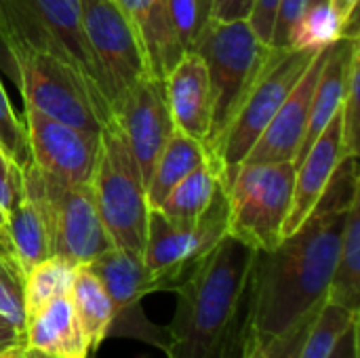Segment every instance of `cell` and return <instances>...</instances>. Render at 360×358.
I'll return each mask as SVG.
<instances>
[{
	"mask_svg": "<svg viewBox=\"0 0 360 358\" xmlns=\"http://www.w3.org/2000/svg\"><path fill=\"white\" fill-rule=\"evenodd\" d=\"M359 44V38L342 36L338 42L329 46L327 61L321 70V76L316 80V89L312 95V106H310V118H308V131L304 135V141L295 154L293 165L297 167L312 143L319 139V135L327 129V124L333 120V116L340 112L344 95H346V84H348V72H350V59L352 53Z\"/></svg>",
	"mask_w": 360,
	"mask_h": 358,
	"instance_id": "obj_19",
	"label": "cell"
},
{
	"mask_svg": "<svg viewBox=\"0 0 360 358\" xmlns=\"http://www.w3.org/2000/svg\"><path fill=\"white\" fill-rule=\"evenodd\" d=\"M70 302L84 333L89 352L95 354L103 340L110 338V329L114 323V304L99 279L86 266H76Z\"/></svg>",
	"mask_w": 360,
	"mask_h": 358,
	"instance_id": "obj_21",
	"label": "cell"
},
{
	"mask_svg": "<svg viewBox=\"0 0 360 358\" xmlns=\"http://www.w3.org/2000/svg\"><path fill=\"white\" fill-rule=\"evenodd\" d=\"M74 274H76V266L57 255H51V257L42 260L40 264L32 266L23 274L25 323L34 314H38L46 304H51L53 300L70 295Z\"/></svg>",
	"mask_w": 360,
	"mask_h": 358,
	"instance_id": "obj_26",
	"label": "cell"
},
{
	"mask_svg": "<svg viewBox=\"0 0 360 358\" xmlns=\"http://www.w3.org/2000/svg\"><path fill=\"white\" fill-rule=\"evenodd\" d=\"M23 198V175L0 148V236L8 243L6 236V215ZM11 245V243H8Z\"/></svg>",
	"mask_w": 360,
	"mask_h": 358,
	"instance_id": "obj_32",
	"label": "cell"
},
{
	"mask_svg": "<svg viewBox=\"0 0 360 358\" xmlns=\"http://www.w3.org/2000/svg\"><path fill=\"white\" fill-rule=\"evenodd\" d=\"M344 36V25L329 2L310 4L291 32L289 49L321 51Z\"/></svg>",
	"mask_w": 360,
	"mask_h": 358,
	"instance_id": "obj_27",
	"label": "cell"
},
{
	"mask_svg": "<svg viewBox=\"0 0 360 358\" xmlns=\"http://www.w3.org/2000/svg\"><path fill=\"white\" fill-rule=\"evenodd\" d=\"M243 358H264V344L253 335H249V342H247V350H245V357Z\"/></svg>",
	"mask_w": 360,
	"mask_h": 358,
	"instance_id": "obj_40",
	"label": "cell"
},
{
	"mask_svg": "<svg viewBox=\"0 0 360 358\" xmlns=\"http://www.w3.org/2000/svg\"><path fill=\"white\" fill-rule=\"evenodd\" d=\"M359 91H360V46L356 44L352 59H350V72H348V84L346 95L340 108L342 114V141H344V154L346 156H359Z\"/></svg>",
	"mask_w": 360,
	"mask_h": 358,
	"instance_id": "obj_30",
	"label": "cell"
},
{
	"mask_svg": "<svg viewBox=\"0 0 360 358\" xmlns=\"http://www.w3.org/2000/svg\"><path fill=\"white\" fill-rule=\"evenodd\" d=\"M255 249L226 234L175 289L167 327L169 358H224L251 333V268Z\"/></svg>",
	"mask_w": 360,
	"mask_h": 358,
	"instance_id": "obj_2",
	"label": "cell"
},
{
	"mask_svg": "<svg viewBox=\"0 0 360 358\" xmlns=\"http://www.w3.org/2000/svg\"><path fill=\"white\" fill-rule=\"evenodd\" d=\"M0 42L57 57L80 76L101 122L114 118L82 30L80 0H0Z\"/></svg>",
	"mask_w": 360,
	"mask_h": 358,
	"instance_id": "obj_3",
	"label": "cell"
},
{
	"mask_svg": "<svg viewBox=\"0 0 360 358\" xmlns=\"http://www.w3.org/2000/svg\"><path fill=\"white\" fill-rule=\"evenodd\" d=\"M321 2H329V0H308V6L310 4H321Z\"/></svg>",
	"mask_w": 360,
	"mask_h": 358,
	"instance_id": "obj_45",
	"label": "cell"
},
{
	"mask_svg": "<svg viewBox=\"0 0 360 358\" xmlns=\"http://www.w3.org/2000/svg\"><path fill=\"white\" fill-rule=\"evenodd\" d=\"M344 156L346 154L342 141V114L338 112L327 124V129L312 143L304 160L295 167L293 196L283 226V238L291 236L314 213Z\"/></svg>",
	"mask_w": 360,
	"mask_h": 358,
	"instance_id": "obj_16",
	"label": "cell"
},
{
	"mask_svg": "<svg viewBox=\"0 0 360 358\" xmlns=\"http://www.w3.org/2000/svg\"><path fill=\"white\" fill-rule=\"evenodd\" d=\"M219 186H224L219 171L211 162H205L167 194L158 211L175 224H192L211 205Z\"/></svg>",
	"mask_w": 360,
	"mask_h": 358,
	"instance_id": "obj_25",
	"label": "cell"
},
{
	"mask_svg": "<svg viewBox=\"0 0 360 358\" xmlns=\"http://www.w3.org/2000/svg\"><path fill=\"white\" fill-rule=\"evenodd\" d=\"M329 46L319 51L312 59V63L306 68L304 76L297 80L293 91L287 95V99L276 110L274 118L262 133V137L251 148L249 156L245 158L247 165H270V162H287L295 160V154L304 141V135L308 131V118H310V106L312 95L316 89V80L321 76V70L327 61ZM243 162V165H245Z\"/></svg>",
	"mask_w": 360,
	"mask_h": 358,
	"instance_id": "obj_15",
	"label": "cell"
},
{
	"mask_svg": "<svg viewBox=\"0 0 360 358\" xmlns=\"http://www.w3.org/2000/svg\"><path fill=\"white\" fill-rule=\"evenodd\" d=\"M165 91L175 129L207 146L213 106L209 72L202 57L194 51H188L165 76Z\"/></svg>",
	"mask_w": 360,
	"mask_h": 358,
	"instance_id": "obj_17",
	"label": "cell"
},
{
	"mask_svg": "<svg viewBox=\"0 0 360 358\" xmlns=\"http://www.w3.org/2000/svg\"><path fill=\"white\" fill-rule=\"evenodd\" d=\"M15 354H17V358H55L51 357V354L38 352V350H34V348H30V346H25V344L15 346Z\"/></svg>",
	"mask_w": 360,
	"mask_h": 358,
	"instance_id": "obj_42",
	"label": "cell"
},
{
	"mask_svg": "<svg viewBox=\"0 0 360 358\" xmlns=\"http://www.w3.org/2000/svg\"><path fill=\"white\" fill-rule=\"evenodd\" d=\"M327 304L360 314V198H352L346 215L342 245L327 291Z\"/></svg>",
	"mask_w": 360,
	"mask_h": 358,
	"instance_id": "obj_23",
	"label": "cell"
},
{
	"mask_svg": "<svg viewBox=\"0 0 360 358\" xmlns=\"http://www.w3.org/2000/svg\"><path fill=\"white\" fill-rule=\"evenodd\" d=\"M127 17L150 76L162 78L186 55L169 13L167 0H116Z\"/></svg>",
	"mask_w": 360,
	"mask_h": 358,
	"instance_id": "obj_18",
	"label": "cell"
},
{
	"mask_svg": "<svg viewBox=\"0 0 360 358\" xmlns=\"http://www.w3.org/2000/svg\"><path fill=\"white\" fill-rule=\"evenodd\" d=\"M11 76L19 87L23 106L49 118L89 133H101V118L80 76L53 55L25 46H4Z\"/></svg>",
	"mask_w": 360,
	"mask_h": 358,
	"instance_id": "obj_10",
	"label": "cell"
},
{
	"mask_svg": "<svg viewBox=\"0 0 360 358\" xmlns=\"http://www.w3.org/2000/svg\"><path fill=\"white\" fill-rule=\"evenodd\" d=\"M21 175L23 192L42 213L51 255L84 266L114 247L97 213L91 186L61 181L32 160L21 167Z\"/></svg>",
	"mask_w": 360,
	"mask_h": 358,
	"instance_id": "obj_6",
	"label": "cell"
},
{
	"mask_svg": "<svg viewBox=\"0 0 360 358\" xmlns=\"http://www.w3.org/2000/svg\"><path fill=\"white\" fill-rule=\"evenodd\" d=\"M205 162H211L205 146L198 143L196 139L188 137L179 129H175L171 133L169 141L165 143V148L154 165L150 184L146 188L150 209H158L160 203L167 198V194L184 177H188L194 169H198Z\"/></svg>",
	"mask_w": 360,
	"mask_h": 358,
	"instance_id": "obj_22",
	"label": "cell"
},
{
	"mask_svg": "<svg viewBox=\"0 0 360 358\" xmlns=\"http://www.w3.org/2000/svg\"><path fill=\"white\" fill-rule=\"evenodd\" d=\"M17 344H21L19 331L6 319L0 317V350H8V348H13Z\"/></svg>",
	"mask_w": 360,
	"mask_h": 358,
	"instance_id": "obj_39",
	"label": "cell"
},
{
	"mask_svg": "<svg viewBox=\"0 0 360 358\" xmlns=\"http://www.w3.org/2000/svg\"><path fill=\"white\" fill-rule=\"evenodd\" d=\"M21 344L55 358H89V346L70 295L46 304L25 323Z\"/></svg>",
	"mask_w": 360,
	"mask_h": 358,
	"instance_id": "obj_20",
	"label": "cell"
},
{
	"mask_svg": "<svg viewBox=\"0 0 360 358\" xmlns=\"http://www.w3.org/2000/svg\"><path fill=\"white\" fill-rule=\"evenodd\" d=\"M6 236L17 260V266L25 274L32 266L51 257L49 234L38 205L23 192V198L6 215Z\"/></svg>",
	"mask_w": 360,
	"mask_h": 358,
	"instance_id": "obj_24",
	"label": "cell"
},
{
	"mask_svg": "<svg viewBox=\"0 0 360 358\" xmlns=\"http://www.w3.org/2000/svg\"><path fill=\"white\" fill-rule=\"evenodd\" d=\"M103 285L114 304V323L110 335H127L143 340L152 346L167 350V327H154L141 308V300L154 293V281L139 253L112 247L84 264Z\"/></svg>",
	"mask_w": 360,
	"mask_h": 358,
	"instance_id": "obj_12",
	"label": "cell"
},
{
	"mask_svg": "<svg viewBox=\"0 0 360 358\" xmlns=\"http://www.w3.org/2000/svg\"><path fill=\"white\" fill-rule=\"evenodd\" d=\"M82 30L112 114L127 91L148 74L139 42L116 0H80Z\"/></svg>",
	"mask_w": 360,
	"mask_h": 358,
	"instance_id": "obj_11",
	"label": "cell"
},
{
	"mask_svg": "<svg viewBox=\"0 0 360 358\" xmlns=\"http://www.w3.org/2000/svg\"><path fill=\"white\" fill-rule=\"evenodd\" d=\"M359 319L350 323V327L340 335L333 352L329 358H359Z\"/></svg>",
	"mask_w": 360,
	"mask_h": 358,
	"instance_id": "obj_38",
	"label": "cell"
},
{
	"mask_svg": "<svg viewBox=\"0 0 360 358\" xmlns=\"http://www.w3.org/2000/svg\"><path fill=\"white\" fill-rule=\"evenodd\" d=\"M321 308H323V306H321ZM321 308H319V310H321ZM319 310L312 312V314H308V317H304L302 321H297L295 325H291V327H289L287 331H283L281 335H276V338H272V340H268V342H262V340H259V342L264 344V358L300 357V350H302V346H304V340H306V335L310 333L312 323H314Z\"/></svg>",
	"mask_w": 360,
	"mask_h": 358,
	"instance_id": "obj_33",
	"label": "cell"
},
{
	"mask_svg": "<svg viewBox=\"0 0 360 358\" xmlns=\"http://www.w3.org/2000/svg\"><path fill=\"white\" fill-rule=\"evenodd\" d=\"M0 317L6 319L23 340V329H25L23 274L4 262H0Z\"/></svg>",
	"mask_w": 360,
	"mask_h": 358,
	"instance_id": "obj_31",
	"label": "cell"
},
{
	"mask_svg": "<svg viewBox=\"0 0 360 358\" xmlns=\"http://www.w3.org/2000/svg\"><path fill=\"white\" fill-rule=\"evenodd\" d=\"M23 122L30 160L40 171L68 184H91L99 152V133L59 122L30 106H23Z\"/></svg>",
	"mask_w": 360,
	"mask_h": 358,
	"instance_id": "obj_13",
	"label": "cell"
},
{
	"mask_svg": "<svg viewBox=\"0 0 360 358\" xmlns=\"http://www.w3.org/2000/svg\"><path fill=\"white\" fill-rule=\"evenodd\" d=\"M251 335V333H249ZM247 342H249V338L245 340V342H240V344H236V346H232L226 354H224V358H243L245 357V350H247Z\"/></svg>",
	"mask_w": 360,
	"mask_h": 358,
	"instance_id": "obj_43",
	"label": "cell"
},
{
	"mask_svg": "<svg viewBox=\"0 0 360 358\" xmlns=\"http://www.w3.org/2000/svg\"><path fill=\"white\" fill-rule=\"evenodd\" d=\"M17 346H19V344H17ZM0 358H17V354H15V346L8 348V350H0Z\"/></svg>",
	"mask_w": 360,
	"mask_h": 358,
	"instance_id": "obj_44",
	"label": "cell"
},
{
	"mask_svg": "<svg viewBox=\"0 0 360 358\" xmlns=\"http://www.w3.org/2000/svg\"><path fill=\"white\" fill-rule=\"evenodd\" d=\"M207 65L211 84V131L207 137V154H211L234 120L245 95L253 87L272 46L264 44L249 21H215L211 19L192 46Z\"/></svg>",
	"mask_w": 360,
	"mask_h": 358,
	"instance_id": "obj_4",
	"label": "cell"
},
{
	"mask_svg": "<svg viewBox=\"0 0 360 358\" xmlns=\"http://www.w3.org/2000/svg\"><path fill=\"white\" fill-rule=\"evenodd\" d=\"M114 120L122 129L131 154L139 167L141 179L148 188L154 165L175 131L165 80L150 74L141 76L118 103Z\"/></svg>",
	"mask_w": 360,
	"mask_h": 358,
	"instance_id": "obj_14",
	"label": "cell"
},
{
	"mask_svg": "<svg viewBox=\"0 0 360 358\" xmlns=\"http://www.w3.org/2000/svg\"><path fill=\"white\" fill-rule=\"evenodd\" d=\"M0 262H4V264H8V266H13V268H17L19 272H21V268L17 266V260H15V255H13V249H11V245L0 236ZM23 274V272H21Z\"/></svg>",
	"mask_w": 360,
	"mask_h": 358,
	"instance_id": "obj_41",
	"label": "cell"
},
{
	"mask_svg": "<svg viewBox=\"0 0 360 358\" xmlns=\"http://www.w3.org/2000/svg\"><path fill=\"white\" fill-rule=\"evenodd\" d=\"M175 34L184 51H192L205 25L211 21V0H167Z\"/></svg>",
	"mask_w": 360,
	"mask_h": 358,
	"instance_id": "obj_29",
	"label": "cell"
},
{
	"mask_svg": "<svg viewBox=\"0 0 360 358\" xmlns=\"http://www.w3.org/2000/svg\"><path fill=\"white\" fill-rule=\"evenodd\" d=\"M308 8V0H278L274 30H272V49H289V38L297 21Z\"/></svg>",
	"mask_w": 360,
	"mask_h": 358,
	"instance_id": "obj_34",
	"label": "cell"
},
{
	"mask_svg": "<svg viewBox=\"0 0 360 358\" xmlns=\"http://www.w3.org/2000/svg\"><path fill=\"white\" fill-rule=\"evenodd\" d=\"M89 186L112 245L141 255L150 215L148 192L129 141L114 118L101 127L97 162Z\"/></svg>",
	"mask_w": 360,
	"mask_h": 358,
	"instance_id": "obj_5",
	"label": "cell"
},
{
	"mask_svg": "<svg viewBox=\"0 0 360 358\" xmlns=\"http://www.w3.org/2000/svg\"><path fill=\"white\" fill-rule=\"evenodd\" d=\"M257 0H211V19L215 21H249Z\"/></svg>",
	"mask_w": 360,
	"mask_h": 358,
	"instance_id": "obj_36",
	"label": "cell"
},
{
	"mask_svg": "<svg viewBox=\"0 0 360 358\" xmlns=\"http://www.w3.org/2000/svg\"><path fill=\"white\" fill-rule=\"evenodd\" d=\"M0 148L17 167H25L30 162L25 122L15 112L2 80H0Z\"/></svg>",
	"mask_w": 360,
	"mask_h": 358,
	"instance_id": "obj_28",
	"label": "cell"
},
{
	"mask_svg": "<svg viewBox=\"0 0 360 358\" xmlns=\"http://www.w3.org/2000/svg\"><path fill=\"white\" fill-rule=\"evenodd\" d=\"M228 190L219 186L211 205L192 224H175L158 209H150L143 264L154 281V291H175L207 253L228 234Z\"/></svg>",
	"mask_w": 360,
	"mask_h": 358,
	"instance_id": "obj_8",
	"label": "cell"
},
{
	"mask_svg": "<svg viewBox=\"0 0 360 358\" xmlns=\"http://www.w3.org/2000/svg\"><path fill=\"white\" fill-rule=\"evenodd\" d=\"M323 51V49H321ZM319 51L304 49H272L262 65L253 87L245 95L234 120L217 141L211 165L219 171L224 186L228 188L236 171L249 156L255 141L262 137L281 103L293 91L306 68L312 63Z\"/></svg>",
	"mask_w": 360,
	"mask_h": 358,
	"instance_id": "obj_7",
	"label": "cell"
},
{
	"mask_svg": "<svg viewBox=\"0 0 360 358\" xmlns=\"http://www.w3.org/2000/svg\"><path fill=\"white\" fill-rule=\"evenodd\" d=\"M295 165H240L228 190V234L255 251H270L283 241V226L291 207Z\"/></svg>",
	"mask_w": 360,
	"mask_h": 358,
	"instance_id": "obj_9",
	"label": "cell"
},
{
	"mask_svg": "<svg viewBox=\"0 0 360 358\" xmlns=\"http://www.w3.org/2000/svg\"><path fill=\"white\" fill-rule=\"evenodd\" d=\"M276 8H278V0H257L255 6H253V11H251V17H249L251 30L268 46H270V40H272Z\"/></svg>",
	"mask_w": 360,
	"mask_h": 358,
	"instance_id": "obj_35",
	"label": "cell"
},
{
	"mask_svg": "<svg viewBox=\"0 0 360 358\" xmlns=\"http://www.w3.org/2000/svg\"><path fill=\"white\" fill-rule=\"evenodd\" d=\"M346 209L314 213L270 251H255L251 268V331L268 342L327 302Z\"/></svg>",
	"mask_w": 360,
	"mask_h": 358,
	"instance_id": "obj_1",
	"label": "cell"
},
{
	"mask_svg": "<svg viewBox=\"0 0 360 358\" xmlns=\"http://www.w3.org/2000/svg\"><path fill=\"white\" fill-rule=\"evenodd\" d=\"M333 11L338 13L342 25H344V36L359 38V23H356V11H359V0H329Z\"/></svg>",
	"mask_w": 360,
	"mask_h": 358,
	"instance_id": "obj_37",
	"label": "cell"
}]
</instances>
